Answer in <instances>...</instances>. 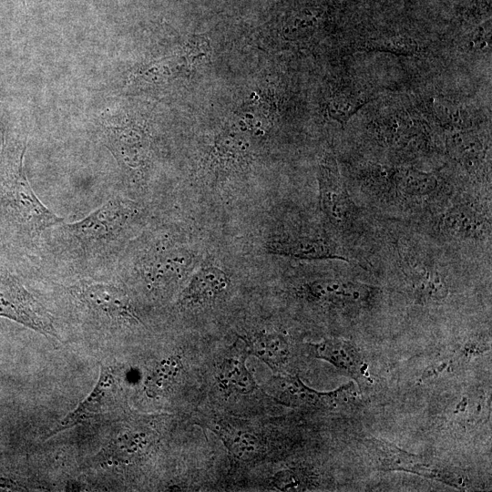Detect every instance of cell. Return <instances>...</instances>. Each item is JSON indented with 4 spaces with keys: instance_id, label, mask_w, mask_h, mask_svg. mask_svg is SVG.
Masks as SVG:
<instances>
[{
    "instance_id": "cell-14",
    "label": "cell",
    "mask_w": 492,
    "mask_h": 492,
    "mask_svg": "<svg viewBox=\"0 0 492 492\" xmlns=\"http://www.w3.org/2000/svg\"><path fill=\"white\" fill-rule=\"evenodd\" d=\"M442 234L456 240H475L490 234V220L470 204L449 207L438 218Z\"/></svg>"
},
{
    "instance_id": "cell-1",
    "label": "cell",
    "mask_w": 492,
    "mask_h": 492,
    "mask_svg": "<svg viewBox=\"0 0 492 492\" xmlns=\"http://www.w3.org/2000/svg\"><path fill=\"white\" fill-rule=\"evenodd\" d=\"M138 217L135 202L112 197L83 219L49 229L36 253L68 270L114 269Z\"/></svg>"
},
{
    "instance_id": "cell-6",
    "label": "cell",
    "mask_w": 492,
    "mask_h": 492,
    "mask_svg": "<svg viewBox=\"0 0 492 492\" xmlns=\"http://www.w3.org/2000/svg\"><path fill=\"white\" fill-rule=\"evenodd\" d=\"M299 293L313 303L354 311L372 303L377 289L350 279L319 277L303 282Z\"/></svg>"
},
{
    "instance_id": "cell-21",
    "label": "cell",
    "mask_w": 492,
    "mask_h": 492,
    "mask_svg": "<svg viewBox=\"0 0 492 492\" xmlns=\"http://www.w3.org/2000/svg\"><path fill=\"white\" fill-rule=\"evenodd\" d=\"M181 369L182 364L179 356H170L161 361L147 377V395L154 397L165 393L176 382Z\"/></svg>"
},
{
    "instance_id": "cell-27",
    "label": "cell",
    "mask_w": 492,
    "mask_h": 492,
    "mask_svg": "<svg viewBox=\"0 0 492 492\" xmlns=\"http://www.w3.org/2000/svg\"><path fill=\"white\" fill-rule=\"evenodd\" d=\"M489 36L490 33L487 30H484L481 28V30L477 31L470 39L472 47L475 49H480L487 46Z\"/></svg>"
},
{
    "instance_id": "cell-26",
    "label": "cell",
    "mask_w": 492,
    "mask_h": 492,
    "mask_svg": "<svg viewBox=\"0 0 492 492\" xmlns=\"http://www.w3.org/2000/svg\"><path fill=\"white\" fill-rule=\"evenodd\" d=\"M436 107L438 118L445 125L459 127L464 124V118L460 110L449 103H439Z\"/></svg>"
},
{
    "instance_id": "cell-17",
    "label": "cell",
    "mask_w": 492,
    "mask_h": 492,
    "mask_svg": "<svg viewBox=\"0 0 492 492\" xmlns=\"http://www.w3.org/2000/svg\"><path fill=\"white\" fill-rule=\"evenodd\" d=\"M240 347L241 343L236 342L218 368L219 384L228 394L247 395L257 388L253 376L246 366L245 362L249 354L246 344L243 350Z\"/></svg>"
},
{
    "instance_id": "cell-13",
    "label": "cell",
    "mask_w": 492,
    "mask_h": 492,
    "mask_svg": "<svg viewBox=\"0 0 492 492\" xmlns=\"http://www.w3.org/2000/svg\"><path fill=\"white\" fill-rule=\"evenodd\" d=\"M308 354L323 360L354 380L364 377L366 364L359 348L350 340L331 337L306 344Z\"/></svg>"
},
{
    "instance_id": "cell-22",
    "label": "cell",
    "mask_w": 492,
    "mask_h": 492,
    "mask_svg": "<svg viewBox=\"0 0 492 492\" xmlns=\"http://www.w3.org/2000/svg\"><path fill=\"white\" fill-rule=\"evenodd\" d=\"M364 94L357 92H343L335 96L329 103L330 116L345 124L364 104L368 102Z\"/></svg>"
},
{
    "instance_id": "cell-15",
    "label": "cell",
    "mask_w": 492,
    "mask_h": 492,
    "mask_svg": "<svg viewBox=\"0 0 492 492\" xmlns=\"http://www.w3.org/2000/svg\"><path fill=\"white\" fill-rule=\"evenodd\" d=\"M230 284L227 273L215 266L198 270L189 280L179 297V304L194 308L215 301L224 294Z\"/></svg>"
},
{
    "instance_id": "cell-11",
    "label": "cell",
    "mask_w": 492,
    "mask_h": 492,
    "mask_svg": "<svg viewBox=\"0 0 492 492\" xmlns=\"http://www.w3.org/2000/svg\"><path fill=\"white\" fill-rule=\"evenodd\" d=\"M118 395V380L113 369L102 366L99 380L92 393L48 436L91 418L111 415L115 413Z\"/></svg>"
},
{
    "instance_id": "cell-23",
    "label": "cell",
    "mask_w": 492,
    "mask_h": 492,
    "mask_svg": "<svg viewBox=\"0 0 492 492\" xmlns=\"http://www.w3.org/2000/svg\"><path fill=\"white\" fill-rule=\"evenodd\" d=\"M366 48L392 53L395 55L410 56L418 50L417 42L406 36L393 35L370 40Z\"/></svg>"
},
{
    "instance_id": "cell-2",
    "label": "cell",
    "mask_w": 492,
    "mask_h": 492,
    "mask_svg": "<svg viewBox=\"0 0 492 492\" xmlns=\"http://www.w3.org/2000/svg\"><path fill=\"white\" fill-rule=\"evenodd\" d=\"M26 136L5 131L0 152V246L20 255L35 254L43 235L64 219L47 208L24 169Z\"/></svg>"
},
{
    "instance_id": "cell-7",
    "label": "cell",
    "mask_w": 492,
    "mask_h": 492,
    "mask_svg": "<svg viewBox=\"0 0 492 492\" xmlns=\"http://www.w3.org/2000/svg\"><path fill=\"white\" fill-rule=\"evenodd\" d=\"M91 312L120 324H136L139 322L130 298L113 282L83 281L70 288Z\"/></svg>"
},
{
    "instance_id": "cell-3",
    "label": "cell",
    "mask_w": 492,
    "mask_h": 492,
    "mask_svg": "<svg viewBox=\"0 0 492 492\" xmlns=\"http://www.w3.org/2000/svg\"><path fill=\"white\" fill-rule=\"evenodd\" d=\"M13 270L0 261V316L56 339L52 316Z\"/></svg>"
},
{
    "instance_id": "cell-16",
    "label": "cell",
    "mask_w": 492,
    "mask_h": 492,
    "mask_svg": "<svg viewBox=\"0 0 492 492\" xmlns=\"http://www.w3.org/2000/svg\"><path fill=\"white\" fill-rule=\"evenodd\" d=\"M267 250L271 253L299 260H347L335 246L324 239L308 236L274 239L267 243Z\"/></svg>"
},
{
    "instance_id": "cell-24",
    "label": "cell",
    "mask_w": 492,
    "mask_h": 492,
    "mask_svg": "<svg viewBox=\"0 0 492 492\" xmlns=\"http://www.w3.org/2000/svg\"><path fill=\"white\" fill-rule=\"evenodd\" d=\"M385 120L378 129V134L389 145H400L409 138L410 129L405 118L394 116Z\"/></svg>"
},
{
    "instance_id": "cell-20",
    "label": "cell",
    "mask_w": 492,
    "mask_h": 492,
    "mask_svg": "<svg viewBox=\"0 0 492 492\" xmlns=\"http://www.w3.org/2000/svg\"><path fill=\"white\" fill-rule=\"evenodd\" d=\"M447 149L451 156L467 169H476L485 156V148L481 139L470 132H460L447 140Z\"/></svg>"
},
{
    "instance_id": "cell-9",
    "label": "cell",
    "mask_w": 492,
    "mask_h": 492,
    "mask_svg": "<svg viewBox=\"0 0 492 492\" xmlns=\"http://www.w3.org/2000/svg\"><path fill=\"white\" fill-rule=\"evenodd\" d=\"M368 176L369 185L387 196L420 200L436 194L439 186L437 177L427 171L410 167L375 168Z\"/></svg>"
},
{
    "instance_id": "cell-18",
    "label": "cell",
    "mask_w": 492,
    "mask_h": 492,
    "mask_svg": "<svg viewBox=\"0 0 492 492\" xmlns=\"http://www.w3.org/2000/svg\"><path fill=\"white\" fill-rule=\"evenodd\" d=\"M252 354L273 370L282 369L288 362L290 348L287 339L279 333H256L241 337Z\"/></svg>"
},
{
    "instance_id": "cell-4",
    "label": "cell",
    "mask_w": 492,
    "mask_h": 492,
    "mask_svg": "<svg viewBox=\"0 0 492 492\" xmlns=\"http://www.w3.org/2000/svg\"><path fill=\"white\" fill-rule=\"evenodd\" d=\"M149 246L132 258L131 268L123 270H134L151 290L167 289L179 283L191 265L188 251L165 241Z\"/></svg>"
},
{
    "instance_id": "cell-8",
    "label": "cell",
    "mask_w": 492,
    "mask_h": 492,
    "mask_svg": "<svg viewBox=\"0 0 492 492\" xmlns=\"http://www.w3.org/2000/svg\"><path fill=\"white\" fill-rule=\"evenodd\" d=\"M378 468L384 471H404L446 483L455 487L464 486L463 478L451 471L427 464L419 456L395 445L372 437L364 441Z\"/></svg>"
},
{
    "instance_id": "cell-25",
    "label": "cell",
    "mask_w": 492,
    "mask_h": 492,
    "mask_svg": "<svg viewBox=\"0 0 492 492\" xmlns=\"http://www.w3.org/2000/svg\"><path fill=\"white\" fill-rule=\"evenodd\" d=\"M307 478L299 470H283L277 473L272 479L273 486L282 491L303 490Z\"/></svg>"
},
{
    "instance_id": "cell-10",
    "label": "cell",
    "mask_w": 492,
    "mask_h": 492,
    "mask_svg": "<svg viewBox=\"0 0 492 492\" xmlns=\"http://www.w3.org/2000/svg\"><path fill=\"white\" fill-rule=\"evenodd\" d=\"M354 384L320 392L302 383L298 375H278L268 383L269 393L279 402L293 407L336 408L348 399Z\"/></svg>"
},
{
    "instance_id": "cell-5",
    "label": "cell",
    "mask_w": 492,
    "mask_h": 492,
    "mask_svg": "<svg viewBox=\"0 0 492 492\" xmlns=\"http://www.w3.org/2000/svg\"><path fill=\"white\" fill-rule=\"evenodd\" d=\"M319 199L327 220L338 231H350L357 219L354 205L343 187L334 155L326 152L318 165Z\"/></svg>"
},
{
    "instance_id": "cell-19",
    "label": "cell",
    "mask_w": 492,
    "mask_h": 492,
    "mask_svg": "<svg viewBox=\"0 0 492 492\" xmlns=\"http://www.w3.org/2000/svg\"><path fill=\"white\" fill-rule=\"evenodd\" d=\"M211 429L230 453L238 459L251 460L261 451V443L254 434L222 422L212 423Z\"/></svg>"
},
{
    "instance_id": "cell-12",
    "label": "cell",
    "mask_w": 492,
    "mask_h": 492,
    "mask_svg": "<svg viewBox=\"0 0 492 492\" xmlns=\"http://www.w3.org/2000/svg\"><path fill=\"white\" fill-rule=\"evenodd\" d=\"M405 259L402 270L416 303H437L447 297L449 285L444 268L422 258Z\"/></svg>"
}]
</instances>
